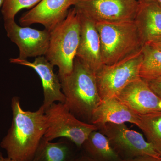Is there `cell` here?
I'll use <instances>...</instances> for the list:
<instances>
[{
	"label": "cell",
	"instance_id": "6da1fadb",
	"mask_svg": "<svg viewBox=\"0 0 161 161\" xmlns=\"http://www.w3.org/2000/svg\"><path fill=\"white\" fill-rule=\"evenodd\" d=\"M11 108V126L0 145L9 158L31 161L48 126L45 110L41 106L35 112L24 111L17 96L12 99Z\"/></svg>",
	"mask_w": 161,
	"mask_h": 161
},
{
	"label": "cell",
	"instance_id": "7a4b0ae2",
	"mask_svg": "<svg viewBox=\"0 0 161 161\" xmlns=\"http://www.w3.org/2000/svg\"><path fill=\"white\" fill-rule=\"evenodd\" d=\"M64 103L80 120L91 124L92 115L102 101L95 74L75 58L69 75L59 78Z\"/></svg>",
	"mask_w": 161,
	"mask_h": 161
},
{
	"label": "cell",
	"instance_id": "3957f363",
	"mask_svg": "<svg viewBox=\"0 0 161 161\" xmlns=\"http://www.w3.org/2000/svg\"><path fill=\"white\" fill-rule=\"evenodd\" d=\"M103 65L125 60L142 50L145 41L135 21L95 23Z\"/></svg>",
	"mask_w": 161,
	"mask_h": 161
},
{
	"label": "cell",
	"instance_id": "277c9868",
	"mask_svg": "<svg viewBox=\"0 0 161 161\" xmlns=\"http://www.w3.org/2000/svg\"><path fill=\"white\" fill-rule=\"evenodd\" d=\"M80 20L75 8L70 9L66 18L50 31L49 47L45 57L59 68L58 77L69 75L73 70L79 45Z\"/></svg>",
	"mask_w": 161,
	"mask_h": 161
},
{
	"label": "cell",
	"instance_id": "5b68a950",
	"mask_svg": "<svg viewBox=\"0 0 161 161\" xmlns=\"http://www.w3.org/2000/svg\"><path fill=\"white\" fill-rule=\"evenodd\" d=\"M45 114L48 126L43 138L47 141L62 137L70 141L81 149L90 133L98 130L95 125L77 118L64 103L52 104L45 110Z\"/></svg>",
	"mask_w": 161,
	"mask_h": 161
},
{
	"label": "cell",
	"instance_id": "8992f818",
	"mask_svg": "<svg viewBox=\"0 0 161 161\" xmlns=\"http://www.w3.org/2000/svg\"><path fill=\"white\" fill-rule=\"evenodd\" d=\"M142 59L141 50L115 64L103 65L95 74L102 100L116 97L129 84L140 78Z\"/></svg>",
	"mask_w": 161,
	"mask_h": 161
},
{
	"label": "cell",
	"instance_id": "52a82bcc",
	"mask_svg": "<svg viewBox=\"0 0 161 161\" xmlns=\"http://www.w3.org/2000/svg\"><path fill=\"white\" fill-rule=\"evenodd\" d=\"M122 160L139 156H161L139 132L130 130L125 124L108 123L99 127Z\"/></svg>",
	"mask_w": 161,
	"mask_h": 161
},
{
	"label": "cell",
	"instance_id": "ba28073f",
	"mask_svg": "<svg viewBox=\"0 0 161 161\" xmlns=\"http://www.w3.org/2000/svg\"><path fill=\"white\" fill-rule=\"evenodd\" d=\"M139 4V0H79L74 8L95 23H113L134 21Z\"/></svg>",
	"mask_w": 161,
	"mask_h": 161
},
{
	"label": "cell",
	"instance_id": "9c48e42d",
	"mask_svg": "<svg viewBox=\"0 0 161 161\" xmlns=\"http://www.w3.org/2000/svg\"><path fill=\"white\" fill-rule=\"evenodd\" d=\"M7 36L19 48L18 58L45 56L49 47L50 32L46 29L39 30L29 26H20L14 20L4 21Z\"/></svg>",
	"mask_w": 161,
	"mask_h": 161
},
{
	"label": "cell",
	"instance_id": "30bf717a",
	"mask_svg": "<svg viewBox=\"0 0 161 161\" xmlns=\"http://www.w3.org/2000/svg\"><path fill=\"white\" fill-rule=\"evenodd\" d=\"M78 1L42 0L21 17L20 25L28 26L39 23L50 32L66 18L70 7L75 6Z\"/></svg>",
	"mask_w": 161,
	"mask_h": 161
},
{
	"label": "cell",
	"instance_id": "8fae6325",
	"mask_svg": "<svg viewBox=\"0 0 161 161\" xmlns=\"http://www.w3.org/2000/svg\"><path fill=\"white\" fill-rule=\"evenodd\" d=\"M115 98L138 115L161 111V98L141 78L130 82Z\"/></svg>",
	"mask_w": 161,
	"mask_h": 161
},
{
	"label": "cell",
	"instance_id": "7c38bea8",
	"mask_svg": "<svg viewBox=\"0 0 161 161\" xmlns=\"http://www.w3.org/2000/svg\"><path fill=\"white\" fill-rule=\"evenodd\" d=\"M10 62L29 67L36 72L41 79L43 86L44 100L42 106L44 110L57 102L65 103V97L62 92L59 77L54 72L53 65L45 56L37 57L32 62L18 58H11Z\"/></svg>",
	"mask_w": 161,
	"mask_h": 161
},
{
	"label": "cell",
	"instance_id": "4fadbf2b",
	"mask_svg": "<svg viewBox=\"0 0 161 161\" xmlns=\"http://www.w3.org/2000/svg\"><path fill=\"white\" fill-rule=\"evenodd\" d=\"M78 14L80 35L76 57L95 74L103 65L99 34L95 22Z\"/></svg>",
	"mask_w": 161,
	"mask_h": 161
},
{
	"label": "cell",
	"instance_id": "5bb4252c",
	"mask_svg": "<svg viewBox=\"0 0 161 161\" xmlns=\"http://www.w3.org/2000/svg\"><path fill=\"white\" fill-rule=\"evenodd\" d=\"M139 119V115L113 97L102 100L93 113L91 124L98 129L108 123L129 122L138 126Z\"/></svg>",
	"mask_w": 161,
	"mask_h": 161
},
{
	"label": "cell",
	"instance_id": "9a60e30c",
	"mask_svg": "<svg viewBox=\"0 0 161 161\" xmlns=\"http://www.w3.org/2000/svg\"><path fill=\"white\" fill-rule=\"evenodd\" d=\"M135 22L145 43L150 38L161 35V6L156 0H139Z\"/></svg>",
	"mask_w": 161,
	"mask_h": 161
},
{
	"label": "cell",
	"instance_id": "2e32d148",
	"mask_svg": "<svg viewBox=\"0 0 161 161\" xmlns=\"http://www.w3.org/2000/svg\"><path fill=\"white\" fill-rule=\"evenodd\" d=\"M81 153L67 139L51 142L43 137L31 161H77Z\"/></svg>",
	"mask_w": 161,
	"mask_h": 161
},
{
	"label": "cell",
	"instance_id": "e0dca14e",
	"mask_svg": "<svg viewBox=\"0 0 161 161\" xmlns=\"http://www.w3.org/2000/svg\"><path fill=\"white\" fill-rule=\"evenodd\" d=\"M84 154L95 161H120L108 137L101 132L95 130L90 133L81 147Z\"/></svg>",
	"mask_w": 161,
	"mask_h": 161
},
{
	"label": "cell",
	"instance_id": "ac0fdd59",
	"mask_svg": "<svg viewBox=\"0 0 161 161\" xmlns=\"http://www.w3.org/2000/svg\"><path fill=\"white\" fill-rule=\"evenodd\" d=\"M142 59L139 76L145 80L161 77V51L145 43L142 48Z\"/></svg>",
	"mask_w": 161,
	"mask_h": 161
},
{
	"label": "cell",
	"instance_id": "d6986e66",
	"mask_svg": "<svg viewBox=\"0 0 161 161\" xmlns=\"http://www.w3.org/2000/svg\"><path fill=\"white\" fill-rule=\"evenodd\" d=\"M140 115L138 127L161 156V111Z\"/></svg>",
	"mask_w": 161,
	"mask_h": 161
},
{
	"label": "cell",
	"instance_id": "ffe728a7",
	"mask_svg": "<svg viewBox=\"0 0 161 161\" xmlns=\"http://www.w3.org/2000/svg\"><path fill=\"white\" fill-rule=\"evenodd\" d=\"M42 0H4L1 12L4 21L14 20L18 13L24 9L32 8Z\"/></svg>",
	"mask_w": 161,
	"mask_h": 161
},
{
	"label": "cell",
	"instance_id": "44dd1931",
	"mask_svg": "<svg viewBox=\"0 0 161 161\" xmlns=\"http://www.w3.org/2000/svg\"><path fill=\"white\" fill-rule=\"evenodd\" d=\"M145 81H147L153 92L161 98V77L153 80Z\"/></svg>",
	"mask_w": 161,
	"mask_h": 161
},
{
	"label": "cell",
	"instance_id": "7402d4cb",
	"mask_svg": "<svg viewBox=\"0 0 161 161\" xmlns=\"http://www.w3.org/2000/svg\"><path fill=\"white\" fill-rule=\"evenodd\" d=\"M145 43L161 51V35L150 38Z\"/></svg>",
	"mask_w": 161,
	"mask_h": 161
},
{
	"label": "cell",
	"instance_id": "603a6c76",
	"mask_svg": "<svg viewBox=\"0 0 161 161\" xmlns=\"http://www.w3.org/2000/svg\"><path fill=\"white\" fill-rule=\"evenodd\" d=\"M120 161H161V158L153 157L148 156H139L133 158L123 159Z\"/></svg>",
	"mask_w": 161,
	"mask_h": 161
},
{
	"label": "cell",
	"instance_id": "cb8c5ba5",
	"mask_svg": "<svg viewBox=\"0 0 161 161\" xmlns=\"http://www.w3.org/2000/svg\"><path fill=\"white\" fill-rule=\"evenodd\" d=\"M77 161H95L92 159V158H90L89 157L87 156L85 154H84L82 152L81 150V153H80V155L79 156V157L77 159Z\"/></svg>",
	"mask_w": 161,
	"mask_h": 161
},
{
	"label": "cell",
	"instance_id": "d4e9b609",
	"mask_svg": "<svg viewBox=\"0 0 161 161\" xmlns=\"http://www.w3.org/2000/svg\"><path fill=\"white\" fill-rule=\"evenodd\" d=\"M0 161H15L9 157L5 158L3 156L2 152L0 151Z\"/></svg>",
	"mask_w": 161,
	"mask_h": 161
},
{
	"label": "cell",
	"instance_id": "484cf974",
	"mask_svg": "<svg viewBox=\"0 0 161 161\" xmlns=\"http://www.w3.org/2000/svg\"><path fill=\"white\" fill-rule=\"evenodd\" d=\"M3 2H4V0H0V8H2Z\"/></svg>",
	"mask_w": 161,
	"mask_h": 161
},
{
	"label": "cell",
	"instance_id": "4316f807",
	"mask_svg": "<svg viewBox=\"0 0 161 161\" xmlns=\"http://www.w3.org/2000/svg\"><path fill=\"white\" fill-rule=\"evenodd\" d=\"M156 1L158 2L159 4L161 6V0H156Z\"/></svg>",
	"mask_w": 161,
	"mask_h": 161
}]
</instances>
